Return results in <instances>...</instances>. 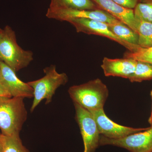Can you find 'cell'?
<instances>
[{
	"label": "cell",
	"mask_w": 152,
	"mask_h": 152,
	"mask_svg": "<svg viewBox=\"0 0 152 152\" xmlns=\"http://www.w3.org/2000/svg\"><path fill=\"white\" fill-rule=\"evenodd\" d=\"M24 98L0 96V129L3 135H20L27 119Z\"/></svg>",
	"instance_id": "6da1fadb"
},
{
	"label": "cell",
	"mask_w": 152,
	"mask_h": 152,
	"mask_svg": "<svg viewBox=\"0 0 152 152\" xmlns=\"http://www.w3.org/2000/svg\"><path fill=\"white\" fill-rule=\"evenodd\" d=\"M68 93L74 103L90 111L104 109L109 90L100 79L97 78L70 87Z\"/></svg>",
	"instance_id": "7a4b0ae2"
},
{
	"label": "cell",
	"mask_w": 152,
	"mask_h": 152,
	"mask_svg": "<svg viewBox=\"0 0 152 152\" xmlns=\"http://www.w3.org/2000/svg\"><path fill=\"white\" fill-rule=\"evenodd\" d=\"M3 30L0 39V61L17 72L31 64L34 60V53L19 45L15 33L11 27L6 26Z\"/></svg>",
	"instance_id": "3957f363"
},
{
	"label": "cell",
	"mask_w": 152,
	"mask_h": 152,
	"mask_svg": "<svg viewBox=\"0 0 152 152\" xmlns=\"http://www.w3.org/2000/svg\"><path fill=\"white\" fill-rule=\"evenodd\" d=\"M44 72L45 75L42 77L28 83L34 90V100L30 109L31 113L44 99L46 104L50 103L56 90L68 82L67 75L58 72L54 65L45 68Z\"/></svg>",
	"instance_id": "277c9868"
},
{
	"label": "cell",
	"mask_w": 152,
	"mask_h": 152,
	"mask_svg": "<svg viewBox=\"0 0 152 152\" xmlns=\"http://www.w3.org/2000/svg\"><path fill=\"white\" fill-rule=\"evenodd\" d=\"M76 119L84 144L83 152H95L100 145V134L92 114L78 104L74 103Z\"/></svg>",
	"instance_id": "5b68a950"
},
{
	"label": "cell",
	"mask_w": 152,
	"mask_h": 152,
	"mask_svg": "<svg viewBox=\"0 0 152 152\" xmlns=\"http://www.w3.org/2000/svg\"><path fill=\"white\" fill-rule=\"evenodd\" d=\"M99 145L120 147L131 152H152V126L121 139H109L101 135Z\"/></svg>",
	"instance_id": "8992f818"
},
{
	"label": "cell",
	"mask_w": 152,
	"mask_h": 152,
	"mask_svg": "<svg viewBox=\"0 0 152 152\" xmlns=\"http://www.w3.org/2000/svg\"><path fill=\"white\" fill-rule=\"evenodd\" d=\"M47 18L61 21L68 22L72 19L86 18L103 22L107 25L119 23V20L106 11L96 10H76L63 8L49 7L46 14Z\"/></svg>",
	"instance_id": "52a82bcc"
},
{
	"label": "cell",
	"mask_w": 152,
	"mask_h": 152,
	"mask_svg": "<svg viewBox=\"0 0 152 152\" xmlns=\"http://www.w3.org/2000/svg\"><path fill=\"white\" fill-rule=\"evenodd\" d=\"M68 22L75 27L77 32L96 35L108 38L126 48L132 53L135 52L140 47L138 45L129 44L121 39L110 29L108 25L103 22L86 18L72 19L69 20Z\"/></svg>",
	"instance_id": "ba28073f"
},
{
	"label": "cell",
	"mask_w": 152,
	"mask_h": 152,
	"mask_svg": "<svg viewBox=\"0 0 152 152\" xmlns=\"http://www.w3.org/2000/svg\"><path fill=\"white\" fill-rule=\"evenodd\" d=\"M90 112L96 123L100 134L108 138H122L131 134L146 130L149 128H134L118 124L107 116L104 109Z\"/></svg>",
	"instance_id": "9c48e42d"
},
{
	"label": "cell",
	"mask_w": 152,
	"mask_h": 152,
	"mask_svg": "<svg viewBox=\"0 0 152 152\" xmlns=\"http://www.w3.org/2000/svg\"><path fill=\"white\" fill-rule=\"evenodd\" d=\"M0 68L4 85L12 97L23 98L34 97V90L17 77L15 72L0 61Z\"/></svg>",
	"instance_id": "30bf717a"
},
{
	"label": "cell",
	"mask_w": 152,
	"mask_h": 152,
	"mask_svg": "<svg viewBox=\"0 0 152 152\" xmlns=\"http://www.w3.org/2000/svg\"><path fill=\"white\" fill-rule=\"evenodd\" d=\"M99 8L106 11L137 33L140 21L135 17L134 10L118 4L113 0H92Z\"/></svg>",
	"instance_id": "8fae6325"
},
{
	"label": "cell",
	"mask_w": 152,
	"mask_h": 152,
	"mask_svg": "<svg viewBox=\"0 0 152 152\" xmlns=\"http://www.w3.org/2000/svg\"><path fill=\"white\" fill-rule=\"evenodd\" d=\"M137 61L131 58L111 59L104 57L101 67L106 77L129 78L135 71Z\"/></svg>",
	"instance_id": "7c38bea8"
},
{
	"label": "cell",
	"mask_w": 152,
	"mask_h": 152,
	"mask_svg": "<svg viewBox=\"0 0 152 152\" xmlns=\"http://www.w3.org/2000/svg\"><path fill=\"white\" fill-rule=\"evenodd\" d=\"M49 7L76 10H96L99 9L92 0H51Z\"/></svg>",
	"instance_id": "4fadbf2b"
},
{
	"label": "cell",
	"mask_w": 152,
	"mask_h": 152,
	"mask_svg": "<svg viewBox=\"0 0 152 152\" xmlns=\"http://www.w3.org/2000/svg\"><path fill=\"white\" fill-rule=\"evenodd\" d=\"M108 25L110 29L121 39L129 44L139 45L138 34L124 23L120 22Z\"/></svg>",
	"instance_id": "5bb4252c"
},
{
	"label": "cell",
	"mask_w": 152,
	"mask_h": 152,
	"mask_svg": "<svg viewBox=\"0 0 152 152\" xmlns=\"http://www.w3.org/2000/svg\"><path fill=\"white\" fill-rule=\"evenodd\" d=\"M152 79V64L137 61L135 71L129 79L130 81L139 83Z\"/></svg>",
	"instance_id": "9a60e30c"
},
{
	"label": "cell",
	"mask_w": 152,
	"mask_h": 152,
	"mask_svg": "<svg viewBox=\"0 0 152 152\" xmlns=\"http://www.w3.org/2000/svg\"><path fill=\"white\" fill-rule=\"evenodd\" d=\"M137 34L139 46L145 48L152 47V23L140 21Z\"/></svg>",
	"instance_id": "2e32d148"
},
{
	"label": "cell",
	"mask_w": 152,
	"mask_h": 152,
	"mask_svg": "<svg viewBox=\"0 0 152 152\" xmlns=\"http://www.w3.org/2000/svg\"><path fill=\"white\" fill-rule=\"evenodd\" d=\"M3 136L4 152H30L23 144L20 135Z\"/></svg>",
	"instance_id": "e0dca14e"
},
{
	"label": "cell",
	"mask_w": 152,
	"mask_h": 152,
	"mask_svg": "<svg viewBox=\"0 0 152 152\" xmlns=\"http://www.w3.org/2000/svg\"><path fill=\"white\" fill-rule=\"evenodd\" d=\"M134 11L137 20L152 23V5L141 2L137 5Z\"/></svg>",
	"instance_id": "ac0fdd59"
},
{
	"label": "cell",
	"mask_w": 152,
	"mask_h": 152,
	"mask_svg": "<svg viewBox=\"0 0 152 152\" xmlns=\"http://www.w3.org/2000/svg\"><path fill=\"white\" fill-rule=\"evenodd\" d=\"M124 58L152 64V47L145 48L140 46L134 53L129 51L125 53Z\"/></svg>",
	"instance_id": "d6986e66"
},
{
	"label": "cell",
	"mask_w": 152,
	"mask_h": 152,
	"mask_svg": "<svg viewBox=\"0 0 152 152\" xmlns=\"http://www.w3.org/2000/svg\"><path fill=\"white\" fill-rule=\"evenodd\" d=\"M118 4L126 8L134 10L141 0H113Z\"/></svg>",
	"instance_id": "ffe728a7"
},
{
	"label": "cell",
	"mask_w": 152,
	"mask_h": 152,
	"mask_svg": "<svg viewBox=\"0 0 152 152\" xmlns=\"http://www.w3.org/2000/svg\"><path fill=\"white\" fill-rule=\"evenodd\" d=\"M0 96L12 97L5 86L0 83Z\"/></svg>",
	"instance_id": "44dd1931"
},
{
	"label": "cell",
	"mask_w": 152,
	"mask_h": 152,
	"mask_svg": "<svg viewBox=\"0 0 152 152\" xmlns=\"http://www.w3.org/2000/svg\"><path fill=\"white\" fill-rule=\"evenodd\" d=\"M0 152H4L3 136L1 133H0Z\"/></svg>",
	"instance_id": "7402d4cb"
},
{
	"label": "cell",
	"mask_w": 152,
	"mask_h": 152,
	"mask_svg": "<svg viewBox=\"0 0 152 152\" xmlns=\"http://www.w3.org/2000/svg\"><path fill=\"white\" fill-rule=\"evenodd\" d=\"M0 83L5 86L4 85V80H3L2 75L1 72V68H0Z\"/></svg>",
	"instance_id": "603a6c76"
},
{
	"label": "cell",
	"mask_w": 152,
	"mask_h": 152,
	"mask_svg": "<svg viewBox=\"0 0 152 152\" xmlns=\"http://www.w3.org/2000/svg\"><path fill=\"white\" fill-rule=\"evenodd\" d=\"M151 97L152 101V96H151ZM148 122L151 125V126H152V107L151 114V116L149 118Z\"/></svg>",
	"instance_id": "cb8c5ba5"
},
{
	"label": "cell",
	"mask_w": 152,
	"mask_h": 152,
	"mask_svg": "<svg viewBox=\"0 0 152 152\" xmlns=\"http://www.w3.org/2000/svg\"><path fill=\"white\" fill-rule=\"evenodd\" d=\"M141 2L148 3L152 5V0H141Z\"/></svg>",
	"instance_id": "d4e9b609"
},
{
	"label": "cell",
	"mask_w": 152,
	"mask_h": 152,
	"mask_svg": "<svg viewBox=\"0 0 152 152\" xmlns=\"http://www.w3.org/2000/svg\"><path fill=\"white\" fill-rule=\"evenodd\" d=\"M3 32H4V30L0 28V39H1L3 35Z\"/></svg>",
	"instance_id": "484cf974"
},
{
	"label": "cell",
	"mask_w": 152,
	"mask_h": 152,
	"mask_svg": "<svg viewBox=\"0 0 152 152\" xmlns=\"http://www.w3.org/2000/svg\"><path fill=\"white\" fill-rule=\"evenodd\" d=\"M151 96H152V90L151 92Z\"/></svg>",
	"instance_id": "4316f807"
}]
</instances>
